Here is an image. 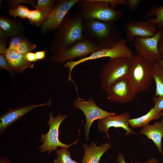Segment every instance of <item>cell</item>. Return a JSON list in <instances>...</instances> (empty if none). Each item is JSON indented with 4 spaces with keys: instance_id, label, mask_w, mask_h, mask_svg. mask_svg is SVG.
Wrapping results in <instances>:
<instances>
[{
    "instance_id": "cell-32",
    "label": "cell",
    "mask_w": 163,
    "mask_h": 163,
    "mask_svg": "<svg viewBox=\"0 0 163 163\" xmlns=\"http://www.w3.org/2000/svg\"><path fill=\"white\" fill-rule=\"evenodd\" d=\"M128 6L132 11H135L141 2L140 0H127Z\"/></svg>"
},
{
    "instance_id": "cell-38",
    "label": "cell",
    "mask_w": 163,
    "mask_h": 163,
    "mask_svg": "<svg viewBox=\"0 0 163 163\" xmlns=\"http://www.w3.org/2000/svg\"><path fill=\"white\" fill-rule=\"evenodd\" d=\"M158 66L163 69V59L162 58L156 62Z\"/></svg>"
},
{
    "instance_id": "cell-29",
    "label": "cell",
    "mask_w": 163,
    "mask_h": 163,
    "mask_svg": "<svg viewBox=\"0 0 163 163\" xmlns=\"http://www.w3.org/2000/svg\"><path fill=\"white\" fill-rule=\"evenodd\" d=\"M154 101L155 106L153 107L155 110L161 112L163 110V95L154 97Z\"/></svg>"
},
{
    "instance_id": "cell-21",
    "label": "cell",
    "mask_w": 163,
    "mask_h": 163,
    "mask_svg": "<svg viewBox=\"0 0 163 163\" xmlns=\"http://www.w3.org/2000/svg\"><path fill=\"white\" fill-rule=\"evenodd\" d=\"M153 80L155 84V97L163 95V69L160 68L156 62L154 63Z\"/></svg>"
},
{
    "instance_id": "cell-5",
    "label": "cell",
    "mask_w": 163,
    "mask_h": 163,
    "mask_svg": "<svg viewBox=\"0 0 163 163\" xmlns=\"http://www.w3.org/2000/svg\"><path fill=\"white\" fill-rule=\"evenodd\" d=\"M131 58L110 59L101 69L99 74L100 84L106 92L110 86L119 79L128 75Z\"/></svg>"
},
{
    "instance_id": "cell-16",
    "label": "cell",
    "mask_w": 163,
    "mask_h": 163,
    "mask_svg": "<svg viewBox=\"0 0 163 163\" xmlns=\"http://www.w3.org/2000/svg\"><path fill=\"white\" fill-rule=\"evenodd\" d=\"M4 55L10 67L16 72L21 73L26 69L33 68L34 65L29 62L24 54L6 48L1 54Z\"/></svg>"
},
{
    "instance_id": "cell-30",
    "label": "cell",
    "mask_w": 163,
    "mask_h": 163,
    "mask_svg": "<svg viewBox=\"0 0 163 163\" xmlns=\"http://www.w3.org/2000/svg\"><path fill=\"white\" fill-rule=\"evenodd\" d=\"M0 68L8 71L12 75H13L14 71L10 67L4 55L2 54L0 55Z\"/></svg>"
},
{
    "instance_id": "cell-12",
    "label": "cell",
    "mask_w": 163,
    "mask_h": 163,
    "mask_svg": "<svg viewBox=\"0 0 163 163\" xmlns=\"http://www.w3.org/2000/svg\"><path fill=\"white\" fill-rule=\"evenodd\" d=\"M79 0H64L57 1L44 22L42 30L45 32L58 28L69 10Z\"/></svg>"
},
{
    "instance_id": "cell-4",
    "label": "cell",
    "mask_w": 163,
    "mask_h": 163,
    "mask_svg": "<svg viewBox=\"0 0 163 163\" xmlns=\"http://www.w3.org/2000/svg\"><path fill=\"white\" fill-rule=\"evenodd\" d=\"M128 75L137 94L144 92L151 86L153 80L154 63L137 53H133Z\"/></svg>"
},
{
    "instance_id": "cell-11",
    "label": "cell",
    "mask_w": 163,
    "mask_h": 163,
    "mask_svg": "<svg viewBox=\"0 0 163 163\" xmlns=\"http://www.w3.org/2000/svg\"><path fill=\"white\" fill-rule=\"evenodd\" d=\"M106 92L110 101L120 103L131 101L137 94L128 75L113 83Z\"/></svg>"
},
{
    "instance_id": "cell-6",
    "label": "cell",
    "mask_w": 163,
    "mask_h": 163,
    "mask_svg": "<svg viewBox=\"0 0 163 163\" xmlns=\"http://www.w3.org/2000/svg\"><path fill=\"white\" fill-rule=\"evenodd\" d=\"M127 42L126 39L121 38L112 47L101 49L77 60L67 61L63 66L64 67L68 68L69 70L67 81H70L74 83L71 78L73 69L77 66L85 62L105 57H108L110 59L119 57L131 58L133 53L128 46Z\"/></svg>"
},
{
    "instance_id": "cell-31",
    "label": "cell",
    "mask_w": 163,
    "mask_h": 163,
    "mask_svg": "<svg viewBox=\"0 0 163 163\" xmlns=\"http://www.w3.org/2000/svg\"><path fill=\"white\" fill-rule=\"evenodd\" d=\"M107 1L111 7L113 8L118 5L128 6L127 0H107Z\"/></svg>"
},
{
    "instance_id": "cell-9",
    "label": "cell",
    "mask_w": 163,
    "mask_h": 163,
    "mask_svg": "<svg viewBox=\"0 0 163 163\" xmlns=\"http://www.w3.org/2000/svg\"><path fill=\"white\" fill-rule=\"evenodd\" d=\"M101 49L100 46L93 41L84 38L67 49L59 52L53 57L52 59L54 62L62 63L77 57H86Z\"/></svg>"
},
{
    "instance_id": "cell-33",
    "label": "cell",
    "mask_w": 163,
    "mask_h": 163,
    "mask_svg": "<svg viewBox=\"0 0 163 163\" xmlns=\"http://www.w3.org/2000/svg\"><path fill=\"white\" fill-rule=\"evenodd\" d=\"M117 161L120 163H126L124 160V156L121 153L118 155ZM146 163H159L158 161L154 158L149 160Z\"/></svg>"
},
{
    "instance_id": "cell-26",
    "label": "cell",
    "mask_w": 163,
    "mask_h": 163,
    "mask_svg": "<svg viewBox=\"0 0 163 163\" xmlns=\"http://www.w3.org/2000/svg\"><path fill=\"white\" fill-rule=\"evenodd\" d=\"M30 10L26 7L22 5L18 6L16 8L10 9L9 13L15 17H19L22 18H27Z\"/></svg>"
},
{
    "instance_id": "cell-28",
    "label": "cell",
    "mask_w": 163,
    "mask_h": 163,
    "mask_svg": "<svg viewBox=\"0 0 163 163\" xmlns=\"http://www.w3.org/2000/svg\"><path fill=\"white\" fill-rule=\"evenodd\" d=\"M23 40L22 37L17 35L13 37L11 39L8 49L16 51Z\"/></svg>"
},
{
    "instance_id": "cell-3",
    "label": "cell",
    "mask_w": 163,
    "mask_h": 163,
    "mask_svg": "<svg viewBox=\"0 0 163 163\" xmlns=\"http://www.w3.org/2000/svg\"><path fill=\"white\" fill-rule=\"evenodd\" d=\"M76 5V12L83 19L115 23L123 15L122 11L112 8L107 0H79Z\"/></svg>"
},
{
    "instance_id": "cell-20",
    "label": "cell",
    "mask_w": 163,
    "mask_h": 163,
    "mask_svg": "<svg viewBox=\"0 0 163 163\" xmlns=\"http://www.w3.org/2000/svg\"><path fill=\"white\" fill-rule=\"evenodd\" d=\"M147 17L155 16L154 18L149 19L148 22L151 25L163 31V5L152 7L147 13Z\"/></svg>"
},
{
    "instance_id": "cell-24",
    "label": "cell",
    "mask_w": 163,
    "mask_h": 163,
    "mask_svg": "<svg viewBox=\"0 0 163 163\" xmlns=\"http://www.w3.org/2000/svg\"><path fill=\"white\" fill-rule=\"evenodd\" d=\"M30 22L32 24L38 25L43 21H45L47 18L37 9L30 10L27 18Z\"/></svg>"
},
{
    "instance_id": "cell-18",
    "label": "cell",
    "mask_w": 163,
    "mask_h": 163,
    "mask_svg": "<svg viewBox=\"0 0 163 163\" xmlns=\"http://www.w3.org/2000/svg\"><path fill=\"white\" fill-rule=\"evenodd\" d=\"M139 133L145 135L151 139L157 147L159 152L163 154L161 140L163 137V118L160 121L144 127Z\"/></svg>"
},
{
    "instance_id": "cell-22",
    "label": "cell",
    "mask_w": 163,
    "mask_h": 163,
    "mask_svg": "<svg viewBox=\"0 0 163 163\" xmlns=\"http://www.w3.org/2000/svg\"><path fill=\"white\" fill-rule=\"evenodd\" d=\"M0 27L8 36L13 37L17 36L18 30L11 21L8 19L1 17L0 19Z\"/></svg>"
},
{
    "instance_id": "cell-25",
    "label": "cell",
    "mask_w": 163,
    "mask_h": 163,
    "mask_svg": "<svg viewBox=\"0 0 163 163\" xmlns=\"http://www.w3.org/2000/svg\"><path fill=\"white\" fill-rule=\"evenodd\" d=\"M57 158L53 161V163H71L72 159L69 151L67 148H61L56 150Z\"/></svg>"
},
{
    "instance_id": "cell-37",
    "label": "cell",
    "mask_w": 163,
    "mask_h": 163,
    "mask_svg": "<svg viewBox=\"0 0 163 163\" xmlns=\"http://www.w3.org/2000/svg\"><path fill=\"white\" fill-rule=\"evenodd\" d=\"M0 163H11V161L5 157H1L0 158Z\"/></svg>"
},
{
    "instance_id": "cell-23",
    "label": "cell",
    "mask_w": 163,
    "mask_h": 163,
    "mask_svg": "<svg viewBox=\"0 0 163 163\" xmlns=\"http://www.w3.org/2000/svg\"><path fill=\"white\" fill-rule=\"evenodd\" d=\"M55 1L52 0H38L36 9L43 13L48 18L54 7Z\"/></svg>"
},
{
    "instance_id": "cell-14",
    "label": "cell",
    "mask_w": 163,
    "mask_h": 163,
    "mask_svg": "<svg viewBox=\"0 0 163 163\" xmlns=\"http://www.w3.org/2000/svg\"><path fill=\"white\" fill-rule=\"evenodd\" d=\"M130 119V115L128 112L109 116L104 119L98 120V129L100 132L105 133L108 139L110 136L108 131L111 127L123 129L126 131L125 134L126 136L135 134L136 133L129 126V120Z\"/></svg>"
},
{
    "instance_id": "cell-15",
    "label": "cell",
    "mask_w": 163,
    "mask_h": 163,
    "mask_svg": "<svg viewBox=\"0 0 163 163\" xmlns=\"http://www.w3.org/2000/svg\"><path fill=\"white\" fill-rule=\"evenodd\" d=\"M51 101L39 104H31L22 107L10 108L0 117V135L2 136L7 128L33 109L39 107L49 106Z\"/></svg>"
},
{
    "instance_id": "cell-8",
    "label": "cell",
    "mask_w": 163,
    "mask_h": 163,
    "mask_svg": "<svg viewBox=\"0 0 163 163\" xmlns=\"http://www.w3.org/2000/svg\"><path fill=\"white\" fill-rule=\"evenodd\" d=\"M73 105L74 107L82 110L85 117L86 123L84 131L86 140L89 139V129L94 121L116 115L115 112H109L99 107L91 97H90L87 101L77 97L74 100Z\"/></svg>"
},
{
    "instance_id": "cell-39",
    "label": "cell",
    "mask_w": 163,
    "mask_h": 163,
    "mask_svg": "<svg viewBox=\"0 0 163 163\" xmlns=\"http://www.w3.org/2000/svg\"><path fill=\"white\" fill-rule=\"evenodd\" d=\"M71 163H79L77 162V161H75V160H74L72 159V161H71Z\"/></svg>"
},
{
    "instance_id": "cell-10",
    "label": "cell",
    "mask_w": 163,
    "mask_h": 163,
    "mask_svg": "<svg viewBox=\"0 0 163 163\" xmlns=\"http://www.w3.org/2000/svg\"><path fill=\"white\" fill-rule=\"evenodd\" d=\"M163 37V31L160 30L150 37H136L133 41L137 53L152 62H156L162 59L158 46L160 40Z\"/></svg>"
},
{
    "instance_id": "cell-13",
    "label": "cell",
    "mask_w": 163,
    "mask_h": 163,
    "mask_svg": "<svg viewBox=\"0 0 163 163\" xmlns=\"http://www.w3.org/2000/svg\"><path fill=\"white\" fill-rule=\"evenodd\" d=\"M124 28L126 40L129 42L133 41L137 37H150L157 32L156 27L148 21H130L124 23Z\"/></svg>"
},
{
    "instance_id": "cell-40",
    "label": "cell",
    "mask_w": 163,
    "mask_h": 163,
    "mask_svg": "<svg viewBox=\"0 0 163 163\" xmlns=\"http://www.w3.org/2000/svg\"><path fill=\"white\" fill-rule=\"evenodd\" d=\"M49 163H53V162H49Z\"/></svg>"
},
{
    "instance_id": "cell-7",
    "label": "cell",
    "mask_w": 163,
    "mask_h": 163,
    "mask_svg": "<svg viewBox=\"0 0 163 163\" xmlns=\"http://www.w3.org/2000/svg\"><path fill=\"white\" fill-rule=\"evenodd\" d=\"M67 117V115L60 113H59L56 117H54L52 112L50 113V119L47 124V126H50L49 130L46 134L42 133L41 134L40 142H42L43 143L38 148L40 152H47L49 154L53 150H57L58 147L68 148L76 144L78 139L75 142L69 145L62 143L59 139V129L60 125Z\"/></svg>"
},
{
    "instance_id": "cell-34",
    "label": "cell",
    "mask_w": 163,
    "mask_h": 163,
    "mask_svg": "<svg viewBox=\"0 0 163 163\" xmlns=\"http://www.w3.org/2000/svg\"><path fill=\"white\" fill-rule=\"evenodd\" d=\"M24 55L27 60L30 62H35L37 60L36 58L35 53L31 52Z\"/></svg>"
},
{
    "instance_id": "cell-27",
    "label": "cell",
    "mask_w": 163,
    "mask_h": 163,
    "mask_svg": "<svg viewBox=\"0 0 163 163\" xmlns=\"http://www.w3.org/2000/svg\"><path fill=\"white\" fill-rule=\"evenodd\" d=\"M35 44H32L27 40L23 39L16 52L24 54L31 52L36 47Z\"/></svg>"
},
{
    "instance_id": "cell-35",
    "label": "cell",
    "mask_w": 163,
    "mask_h": 163,
    "mask_svg": "<svg viewBox=\"0 0 163 163\" xmlns=\"http://www.w3.org/2000/svg\"><path fill=\"white\" fill-rule=\"evenodd\" d=\"M46 51L45 50L37 52L35 53L36 59L37 60L44 59L46 56Z\"/></svg>"
},
{
    "instance_id": "cell-2",
    "label": "cell",
    "mask_w": 163,
    "mask_h": 163,
    "mask_svg": "<svg viewBox=\"0 0 163 163\" xmlns=\"http://www.w3.org/2000/svg\"><path fill=\"white\" fill-rule=\"evenodd\" d=\"M83 20L76 12L66 16L56 34L55 54L84 38L82 34Z\"/></svg>"
},
{
    "instance_id": "cell-19",
    "label": "cell",
    "mask_w": 163,
    "mask_h": 163,
    "mask_svg": "<svg viewBox=\"0 0 163 163\" xmlns=\"http://www.w3.org/2000/svg\"><path fill=\"white\" fill-rule=\"evenodd\" d=\"M163 116V112H158L152 107L146 114L139 117L130 119L129 126L133 128L144 127L151 121L158 119Z\"/></svg>"
},
{
    "instance_id": "cell-1",
    "label": "cell",
    "mask_w": 163,
    "mask_h": 163,
    "mask_svg": "<svg viewBox=\"0 0 163 163\" xmlns=\"http://www.w3.org/2000/svg\"><path fill=\"white\" fill-rule=\"evenodd\" d=\"M82 34L102 49L113 47L121 39V34L115 23L94 19H83Z\"/></svg>"
},
{
    "instance_id": "cell-17",
    "label": "cell",
    "mask_w": 163,
    "mask_h": 163,
    "mask_svg": "<svg viewBox=\"0 0 163 163\" xmlns=\"http://www.w3.org/2000/svg\"><path fill=\"white\" fill-rule=\"evenodd\" d=\"M85 149L84 156L82 161L83 163H99L103 154L111 147L108 143L102 144L97 146L96 143L92 142L88 146L85 143L83 145Z\"/></svg>"
},
{
    "instance_id": "cell-36",
    "label": "cell",
    "mask_w": 163,
    "mask_h": 163,
    "mask_svg": "<svg viewBox=\"0 0 163 163\" xmlns=\"http://www.w3.org/2000/svg\"><path fill=\"white\" fill-rule=\"evenodd\" d=\"M158 48L161 58L163 59V37L161 39L159 42Z\"/></svg>"
}]
</instances>
